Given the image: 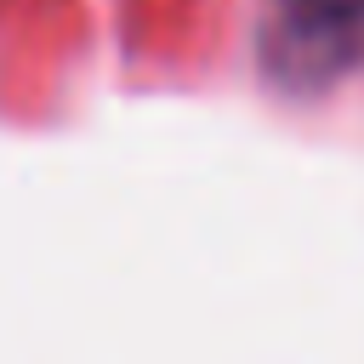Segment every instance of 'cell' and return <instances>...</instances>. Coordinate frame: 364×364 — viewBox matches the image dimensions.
Here are the masks:
<instances>
[{
  "label": "cell",
  "instance_id": "6da1fadb",
  "mask_svg": "<svg viewBox=\"0 0 364 364\" xmlns=\"http://www.w3.org/2000/svg\"><path fill=\"white\" fill-rule=\"evenodd\" d=\"M364 63V0H273L267 74L284 85H330Z\"/></svg>",
  "mask_w": 364,
  "mask_h": 364
}]
</instances>
